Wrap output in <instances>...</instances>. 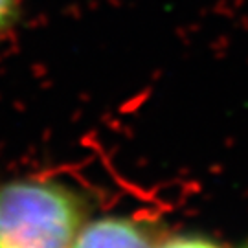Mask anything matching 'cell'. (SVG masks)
Returning <instances> with one entry per match:
<instances>
[{
  "instance_id": "obj_1",
  "label": "cell",
  "mask_w": 248,
  "mask_h": 248,
  "mask_svg": "<svg viewBox=\"0 0 248 248\" xmlns=\"http://www.w3.org/2000/svg\"><path fill=\"white\" fill-rule=\"evenodd\" d=\"M83 208L76 193L52 180L0 186V248H72Z\"/></svg>"
},
{
  "instance_id": "obj_2",
  "label": "cell",
  "mask_w": 248,
  "mask_h": 248,
  "mask_svg": "<svg viewBox=\"0 0 248 248\" xmlns=\"http://www.w3.org/2000/svg\"><path fill=\"white\" fill-rule=\"evenodd\" d=\"M72 248H155L142 224L125 217H103L83 226Z\"/></svg>"
},
{
  "instance_id": "obj_3",
  "label": "cell",
  "mask_w": 248,
  "mask_h": 248,
  "mask_svg": "<svg viewBox=\"0 0 248 248\" xmlns=\"http://www.w3.org/2000/svg\"><path fill=\"white\" fill-rule=\"evenodd\" d=\"M160 248H221L212 241L204 239V237H195V235H182L175 239L164 243Z\"/></svg>"
},
{
  "instance_id": "obj_4",
  "label": "cell",
  "mask_w": 248,
  "mask_h": 248,
  "mask_svg": "<svg viewBox=\"0 0 248 248\" xmlns=\"http://www.w3.org/2000/svg\"><path fill=\"white\" fill-rule=\"evenodd\" d=\"M15 11V0H0V33L8 28Z\"/></svg>"
}]
</instances>
